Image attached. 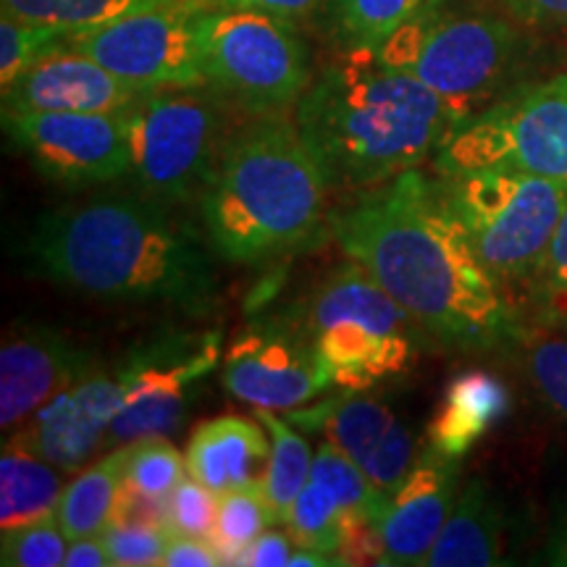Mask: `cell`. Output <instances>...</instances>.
I'll return each instance as SVG.
<instances>
[{"label":"cell","mask_w":567,"mask_h":567,"mask_svg":"<svg viewBox=\"0 0 567 567\" xmlns=\"http://www.w3.org/2000/svg\"><path fill=\"white\" fill-rule=\"evenodd\" d=\"M329 234L434 342L460 352L520 344L528 326L505 284L481 264L421 168L352 195L331 213Z\"/></svg>","instance_id":"1"},{"label":"cell","mask_w":567,"mask_h":567,"mask_svg":"<svg viewBox=\"0 0 567 567\" xmlns=\"http://www.w3.org/2000/svg\"><path fill=\"white\" fill-rule=\"evenodd\" d=\"M34 271L113 302H172L205 316L218 279L197 234L147 195H101L42 213L27 239Z\"/></svg>","instance_id":"2"},{"label":"cell","mask_w":567,"mask_h":567,"mask_svg":"<svg viewBox=\"0 0 567 567\" xmlns=\"http://www.w3.org/2000/svg\"><path fill=\"white\" fill-rule=\"evenodd\" d=\"M295 124L334 193H365L436 158L463 116L373 51H344L313 76Z\"/></svg>","instance_id":"3"},{"label":"cell","mask_w":567,"mask_h":567,"mask_svg":"<svg viewBox=\"0 0 567 567\" xmlns=\"http://www.w3.org/2000/svg\"><path fill=\"white\" fill-rule=\"evenodd\" d=\"M329 179L284 116H252L226 134L200 195L210 250L226 264L260 266L308 250L329 231Z\"/></svg>","instance_id":"4"},{"label":"cell","mask_w":567,"mask_h":567,"mask_svg":"<svg viewBox=\"0 0 567 567\" xmlns=\"http://www.w3.org/2000/svg\"><path fill=\"white\" fill-rule=\"evenodd\" d=\"M373 55L442 95L467 124L505 97L523 61V38L507 19L439 9L396 30Z\"/></svg>","instance_id":"5"},{"label":"cell","mask_w":567,"mask_h":567,"mask_svg":"<svg viewBox=\"0 0 567 567\" xmlns=\"http://www.w3.org/2000/svg\"><path fill=\"white\" fill-rule=\"evenodd\" d=\"M439 197L499 281H530L567 205V184L520 168L436 174Z\"/></svg>","instance_id":"6"},{"label":"cell","mask_w":567,"mask_h":567,"mask_svg":"<svg viewBox=\"0 0 567 567\" xmlns=\"http://www.w3.org/2000/svg\"><path fill=\"white\" fill-rule=\"evenodd\" d=\"M205 84L250 116H284L313 82L310 51L295 21L250 9L205 6L200 13Z\"/></svg>","instance_id":"7"},{"label":"cell","mask_w":567,"mask_h":567,"mask_svg":"<svg viewBox=\"0 0 567 567\" xmlns=\"http://www.w3.org/2000/svg\"><path fill=\"white\" fill-rule=\"evenodd\" d=\"M226 103L208 84L151 90L130 109V176L163 205L200 200L226 140Z\"/></svg>","instance_id":"8"},{"label":"cell","mask_w":567,"mask_h":567,"mask_svg":"<svg viewBox=\"0 0 567 567\" xmlns=\"http://www.w3.org/2000/svg\"><path fill=\"white\" fill-rule=\"evenodd\" d=\"M436 174L520 168L567 184V74L509 92L446 140Z\"/></svg>","instance_id":"9"},{"label":"cell","mask_w":567,"mask_h":567,"mask_svg":"<svg viewBox=\"0 0 567 567\" xmlns=\"http://www.w3.org/2000/svg\"><path fill=\"white\" fill-rule=\"evenodd\" d=\"M118 363L126 396L113 417L109 450L176 434L193 413L205 379L224 363V334L218 329L166 331L134 344Z\"/></svg>","instance_id":"10"},{"label":"cell","mask_w":567,"mask_h":567,"mask_svg":"<svg viewBox=\"0 0 567 567\" xmlns=\"http://www.w3.org/2000/svg\"><path fill=\"white\" fill-rule=\"evenodd\" d=\"M203 9V0H153L69 42L140 90L197 87L205 84L197 27Z\"/></svg>","instance_id":"11"},{"label":"cell","mask_w":567,"mask_h":567,"mask_svg":"<svg viewBox=\"0 0 567 567\" xmlns=\"http://www.w3.org/2000/svg\"><path fill=\"white\" fill-rule=\"evenodd\" d=\"M3 132L30 166L66 189L130 176V111L3 113Z\"/></svg>","instance_id":"12"},{"label":"cell","mask_w":567,"mask_h":567,"mask_svg":"<svg viewBox=\"0 0 567 567\" xmlns=\"http://www.w3.org/2000/svg\"><path fill=\"white\" fill-rule=\"evenodd\" d=\"M224 389L252 410H297L334 386L308 326L297 318H260L226 347Z\"/></svg>","instance_id":"13"},{"label":"cell","mask_w":567,"mask_h":567,"mask_svg":"<svg viewBox=\"0 0 567 567\" xmlns=\"http://www.w3.org/2000/svg\"><path fill=\"white\" fill-rule=\"evenodd\" d=\"M287 421L300 431L323 434L344 452L386 496H392L415 465V442L405 423L379 396L352 392L326 396L318 405L287 410Z\"/></svg>","instance_id":"14"},{"label":"cell","mask_w":567,"mask_h":567,"mask_svg":"<svg viewBox=\"0 0 567 567\" xmlns=\"http://www.w3.org/2000/svg\"><path fill=\"white\" fill-rule=\"evenodd\" d=\"M124 396L122 363L113 368L95 363L11 436L63 473H80L92 463L95 452L109 446L113 417L122 410Z\"/></svg>","instance_id":"15"},{"label":"cell","mask_w":567,"mask_h":567,"mask_svg":"<svg viewBox=\"0 0 567 567\" xmlns=\"http://www.w3.org/2000/svg\"><path fill=\"white\" fill-rule=\"evenodd\" d=\"M97 360L74 339L48 326H21L0 347V429L17 434L55 394Z\"/></svg>","instance_id":"16"},{"label":"cell","mask_w":567,"mask_h":567,"mask_svg":"<svg viewBox=\"0 0 567 567\" xmlns=\"http://www.w3.org/2000/svg\"><path fill=\"white\" fill-rule=\"evenodd\" d=\"M145 92L151 90H140L111 74L87 53L76 51L66 38L34 61L11 90L3 92V113H124Z\"/></svg>","instance_id":"17"},{"label":"cell","mask_w":567,"mask_h":567,"mask_svg":"<svg viewBox=\"0 0 567 567\" xmlns=\"http://www.w3.org/2000/svg\"><path fill=\"white\" fill-rule=\"evenodd\" d=\"M460 494V460L425 446L413 471L389 496L381 520L384 565H425Z\"/></svg>","instance_id":"18"},{"label":"cell","mask_w":567,"mask_h":567,"mask_svg":"<svg viewBox=\"0 0 567 567\" xmlns=\"http://www.w3.org/2000/svg\"><path fill=\"white\" fill-rule=\"evenodd\" d=\"M337 389L365 392L413 365L423 334L363 321H331L308 329Z\"/></svg>","instance_id":"19"},{"label":"cell","mask_w":567,"mask_h":567,"mask_svg":"<svg viewBox=\"0 0 567 567\" xmlns=\"http://www.w3.org/2000/svg\"><path fill=\"white\" fill-rule=\"evenodd\" d=\"M264 423L243 415H221L203 421L189 436L184 450L187 473L208 486L213 494L264 484L271 436L260 429Z\"/></svg>","instance_id":"20"},{"label":"cell","mask_w":567,"mask_h":567,"mask_svg":"<svg viewBox=\"0 0 567 567\" xmlns=\"http://www.w3.org/2000/svg\"><path fill=\"white\" fill-rule=\"evenodd\" d=\"M509 389L488 371H463L446 384L439 413L429 423V446L460 460L509 413Z\"/></svg>","instance_id":"21"},{"label":"cell","mask_w":567,"mask_h":567,"mask_svg":"<svg viewBox=\"0 0 567 567\" xmlns=\"http://www.w3.org/2000/svg\"><path fill=\"white\" fill-rule=\"evenodd\" d=\"M505 555V515L486 481L460 488L450 520L425 557L429 567H488Z\"/></svg>","instance_id":"22"},{"label":"cell","mask_w":567,"mask_h":567,"mask_svg":"<svg viewBox=\"0 0 567 567\" xmlns=\"http://www.w3.org/2000/svg\"><path fill=\"white\" fill-rule=\"evenodd\" d=\"M61 467L48 463L17 436H6L0 455V528L11 530L55 517L63 481Z\"/></svg>","instance_id":"23"},{"label":"cell","mask_w":567,"mask_h":567,"mask_svg":"<svg viewBox=\"0 0 567 567\" xmlns=\"http://www.w3.org/2000/svg\"><path fill=\"white\" fill-rule=\"evenodd\" d=\"M126 457L130 444L113 446L97 463L82 467L80 476L63 488L55 523L69 542L80 536H101L111 526L124 494Z\"/></svg>","instance_id":"24"},{"label":"cell","mask_w":567,"mask_h":567,"mask_svg":"<svg viewBox=\"0 0 567 567\" xmlns=\"http://www.w3.org/2000/svg\"><path fill=\"white\" fill-rule=\"evenodd\" d=\"M444 0H329V19L344 51H373L410 21L439 11Z\"/></svg>","instance_id":"25"},{"label":"cell","mask_w":567,"mask_h":567,"mask_svg":"<svg viewBox=\"0 0 567 567\" xmlns=\"http://www.w3.org/2000/svg\"><path fill=\"white\" fill-rule=\"evenodd\" d=\"M252 413L271 436V457H268L264 476V492L274 520L284 523L297 494L310 481L316 452L310 450L308 439L297 434L295 425L287 417H276L274 410H252Z\"/></svg>","instance_id":"26"},{"label":"cell","mask_w":567,"mask_h":567,"mask_svg":"<svg viewBox=\"0 0 567 567\" xmlns=\"http://www.w3.org/2000/svg\"><path fill=\"white\" fill-rule=\"evenodd\" d=\"M268 526H276V520L264 484L234 488L218 496L210 544L221 555L224 565H243L247 549L266 534Z\"/></svg>","instance_id":"27"},{"label":"cell","mask_w":567,"mask_h":567,"mask_svg":"<svg viewBox=\"0 0 567 567\" xmlns=\"http://www.w3.org/2000/svg\"><path fill=\"white\" fill-rule=\"evenodd\" d=\"M0 3L9 17L38 27H51L71 38V34L111 24L153 0H0Z\"/></svg>","instance_id":"28"},{"label":"cell","mask_w":567,"mask_h":567,"mask_svg":"<svg viewBox=\"0 0 567 567\" xmlns=\"http://www.w3.org/2000/svg\"><path fill=\"white\" fill-rule=\"evenodd\" d=\"M347 520L350 517L344 515L337 494L323 481L310 478L302 492L297 494L295 505L289 507L284 526H287V534L292 536L295 547L339 557Z\"/></svg>","instance_id":"29"},{"label":"cell","mask_w":567,"mask_h":567,"mask_svg":"<svg viewBox=\"0 0 567 567\" xmlns=\"http://www.w3.org/2000/svg\"><path fill=\"white\" fill-rule=\"evenodd\" d=\"M517 347H523L530 386L567 429V329L536 323V329H526Z\"/></svg>","instance_id":"30"},{"label":"cell","mask_w":567,"mask_h":567,"mask_svg":"<svg viewBox=\"0 0 567 567\" xmlns=\"http://www.w3.org/2000/svg\"><path fill=\"white\" fill-rule=\"evenodd\" d=\"M310 478L323 481L337 494L347 517H352V520H373L381 526L389 507V496L381 488H375L373 481L360 471V465L352 463L331 442H323L316 450Z\"/></svg>","instance_id":"31"},{"label":"cell","mask_w":567,"mask_h":567,"mask_svg":"<svg viewBox=\"0 0 567 567\" xmlns=\"http://www.w3.org/2000/svg\"><path fill=\"white\" fill-rule=\"evenodd\" d=\"M179 450L168 436H145L130 444L126 457V488L145 499H168L176 484L187 476Z\"/></svg>","instance_id":"32"},{"label":"cell","mask_w":567,"mask_h":567,"mask_svg":"<svg viewBox=\"0 0 567 567\" xmlns=\"http://www.w3.org/2000/svg\"><path fill=\"white\" fill-rule=\"evenodd\" d=\"M528 287L536 302V321L567 329V205Z\"/></svg>","instance_id":"33"},{"label":"cell","mask_w":567,"mask_h":567,"mask_svg":"<svg viewBox=\"0 0 567 567\" xmlns=\"http://www.w3.org/2000/svg\"><path fill=\"white\" fill-rule=\"evenodd\" d=\"M66 40V34L51 27H38L30 21L3 13L0 17V90H11L34 61Z\"/></svg>","instance_id":"34"},{"label":"cell","mask_w":567,"mask_h":567,"mask_svg":"<svg viewBox=\"0 0 567 567\" xmlns=\"http://www.w3.org/2000/svg\"><path fill=\"white\" fill-rule=\"evenodd\" d=\"M172 536V528L166 523L137 520V517H116L103 530V542L116 567L161 565Z\"/></svg>","instance_id":"35"},{"label":"cell","mask_w":567,"mask_h":567,"mask_svg":"<svg viewBox=\"0 0 567 567\" xmlns=\"http://www.w3.org/2000/svg\"><path fill=\"white\" fill-rule=\"evenodd\" d=\"M69 538L55 517L30 523V526L3 530L0 563L6 567H59L66 563Z\"/></svg>","instance_id":"36"},{"label":"cell","mask_w":567,"mask_h":567,"mask_svg":"<svg viewBox=\"0 0 567 567\" xmlns=\"http://www.w3.org/2000/svg\"><path fill=\"white\" fill-rule=\"evenodd\" d=\"M218 513V494H213L208 486L193 478L187 473L168 496V526L174 536H193L210 538L216 526Z\"/></svg>","instance_id":"37"},{"label":"cell","mask_w":567,"mask_h":567,"mask_svg":"<svg viewBox=\"0 0 567 567\" xmlns=\"http://www.w3.org/2000/svg\"><path fill=\"white\" fill-rule=\"evenodd\" d=\"M205 6H226V9H250V11H264L281 17L287 21H300L313 19L318 11H323L329 6V0H203Z\"/></svg>","instance_id":"38"},{"label":"cell","mask_w":567,"mask_h":567,"mask_svg":"<svg viewBox=\"0 0 567 567\" xmlns=\"http://www.w3.org/2000/svg\"><path fill=\"white\" fill-rule=\"evenodd\" d=\"M509 17L526 27H567V0H496Z\"/></svg>","instance_id":"39"},{"label":"cell","mask_w":567,"mask_h":567,"mask_svg":"<svg viewBox=\"0 0 567 567\" xmlns=\"http://www.w3.org/2000/svg\"><path fill=\"white\" fill-rule=\"evenodd\" d=\"M161 565L163 567H216V565H224V559L210 544V538L172 536V544H168Z\"/></svg>","instance_id":"40"},{"label":"cell","mask_w":567,"mask_h":567,"mask_svg":"<svg viewBox=\"0 0 567 567\" xmlns=\"http://www.w3.org/2000/svg\"><path fill=\"white\" fill-rule=\"evenodd\" d=\"M295 555V542L289 534L281 530H266L258 542L247 549L243 565L252 567H281L289 565V559Z\"/></svg>","instance_id":"41"},{"label":"cell","mask_w":567,"mask_h":567,"mask_svg":"<svg viewBox=\"0 0 567 567\" xmlns=\"http://www.w3.org/2000/svg\"><path fill=\"white\" fill-rule=\"evenodd\" d=\"M66 567H111V555L101 536L71 538L66 549Z\"/></svg>","instance_id":"42"}]
</instances>
